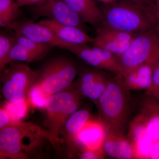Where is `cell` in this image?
<instances>
[{
  "mask_svg": "<svg viewBox=\"0 0 159 159\" xmlns=\"http://www.w3.org/2000/svg\"><path fill=\"white\" fill-rule=\"evenodd\" d=\"M46 141L54 146L47 129L31 122L11 120L0 129V159H31Z\"/></svg>",
  "mask_w": 159,
  "mask_h": 159,
  "instance_id": "obj_1",
  "label": "cell"
},
{
  "mask_svg": "<svg viewBox=\"0 0 159 159\" xmlns=\"http://www.w3.org/2000/svg\"><path fill=\"white\" fill-rule=\"evenodd\" d=\"M129 92L124 85L121 74L109 77L96 105L107 131L124 134L129 114Z\"/></svg>",
  "mask_w": 159,
  "mask_h": 159,
  "instance_id": "obj_2",
  "label": "cell"
},
{
  "mask_svg": "<svg viewBox=\"0 0 159 159\" xmlns=\"http://www.w3.org/2000/svg\"><path fill=\"white\" fill-rule=\"evenodd\" d=\"M100 9L101 24L112 29L136 34L154 27L148 6H140L131 0H116Z\"/></svg>",
  "mask_w": 159,
  "mask_h": 159,
  "instance_id": "obj_3",
  "label": "cell"
},
{
  "mask_svg": "<svg viewBox=\"0 0 159 159\" xmlns=\"http://www.w3.org/2000/svg\"><path fill=\"white\" fill-rule=\"evenodd\" d=\"M82 97L74 83L66 89L49 97L43 110V122L53 139L54 148H61V132L68 119L79 109Z\"/></svg>",
  "mask_w": 159,
  "mask_h": 159,
  "instance_id": "obj_4",
  "label": "cell"
},
{
  "mask_svg": "<svg viewBox=\"0 0 159 159\" xmlns=\"http://www.w3.org/2000/svg\"><path fill=\"white\" fill-rule=\"evenodd\" d=\"M36 71L35 83L49 96L70 87L79 72L75 62L63 56L49 60Z\"/></svg>",
  "mask_w": 159,
  "mask_h": 159,
  "instance_id": "obj_5",
  "label": "cell"
},
{
  "mask_svg": "<svg viewBox=\"0 0 159 159\" xmlns=\"http://www.w3.org/2000/svg\"><path fill=\"white\" fill-rule=\"evenodd\" d=\"M122 75L145 62H159V32L154 27L136 34L127 50L118 57Z\"/></svg>",
  "mask_w": 159,
  "mask_h": 159,
  "instance_id": "obj_6",
  "label": "cell"
},
{
  "mask_svg": "<svg viewBox=\"0 0 159 159\" xmlns=\"http://www.w3.org/2000/svg\"><path fill=\"white\" fill-rule=\"evenodd\" d=\"M9 64L1 71L3 97L8 102H25L36 81L37 71L24 62L13 61Z\"/></svg>",
  "mask_w": 159,
  "mask_h": 159,
  "instance_id": "obj_7",
  "label": "cell"
},
{
  "mask_svg": "<svg viewBox=\"0 0 159 159\" xmlns=\"http://www.w3.org/2000/svg\"><path fill=\"white\" fill-rule=\"evenodd\" d=\"M69 51L94 69L120 74L118 57L109 51L88 45L74 46Z\"/></svg>",
  "mask_w": 159,
  "mask_h": 159,
  "instance_id": "obj_8",
  "label": "cell"
},
{
  "mask_svg": "<svg viewBox=\"0 0 159 159\" xmlns=\"http://www.w3.org/2000/svg\"><path fill=\"white\" fill-rule=\"evenodd\" d=\"M34 11L39 16L63 25L76 26L84 30L86 23L63 0H46L35 6Z\"/></svg>",
  "mask_w": 159,
  "mask_h": 159,
  "instance_id": "obj_9",
  "label": "cell"
},
{
  "mask_svg": "<svg viewBox=\"0 0 159 159\" xmlns=\"http://www.w3.org/2000/svg\"><path fill=\"white\" fill-rule=\"evenodd\" d=\"M97 28L96 35L92 43L93 46L109 51L117 57L127 50L136 35L112 29L102 24Z\"/></svg>",
  "mask_w": 159,
  "mask_h": 159,
  "instance_id": "obj_10",
  "label": "cell"
},
{
  "mask_svg": "<svg viewBox=\"0 0 159 159\" xmlns=\"http://www.w3.org/2000/svg\"><path fill=\"white\" fill-rule=\"evenodd\" d=\"M103 70L84 69L79 72L74 85L83 97H86L97 105L105 90L109 77Z\"/></svg>",
  "mask_w": 159,
  "mask_h": 159,
  "instance_id": "obj_11",
  "label": "cell"
},
{
  "mask_svg": "<svg viewBox=\"0 0 159 159\" xmlns=\"http://www.w3.org/2000/svg\"><path fill=\"white\" fill-rule=\"evenodd\" d=\"M15 32L36 42L48 45L52 47H57L68 50L73 46L63 42L57 38L48 27L38 22L31 21L16 22L9 28Z\"/></svg>",
  "mask_w": 159,
  "mask_h": 159,
  "instance_id": "obj_12",
  "label": "cell"
},
{
  "mask_svg": "<svg viewBox=\"0 0 159 159\" xmlns=\"http://www.w3.org/2000/svg\"><path fill=\"white\" fill-rule=\"evenodd\" d=\"M92 118L87 109H78L71 115L64 125L60 136L61 148V145L65 146L68 157H76L75 139Z\"/></svg>",
  "mask_w": 159,
  "mask_h": 159,
  "instance_id": "obj_13",
  "label": "cell"
},
{
  "mask_svg": "<svg viewBox=\"0 0 159 159\" xmlns=\"http://www.w3.org/2000/svg\"><path fill=\"white\" fill-rule=\"evenodd\" d=\"M106 134V128L99 118H92L75 139L74 148L77 155L83 150H103Z\"/></svg>",
  "mask_w": 159,
  "mask_h": 159,
  "instance_id": "obj_14",
  "label": "cell"
},
{
  "mask_svg": "<svg viewBox=\"0 0 159 159\" xmlns=\"http://www.w3.org/2000/svg\"><path fill=\"white\" fill-rule=\"evenodd\" d=\"M127 137L132 145L135 159H149L155 141L147 134L144 120L139 113L129 124Z\"/></svg>",
  "mask_w": 159,
  "mask_h": 159,
  "instance_id": "obj_15",
  "label": "cell"
},
{
  "mask_svg": "<svg viewBox=\"0 0 159 159\" xmlns=\"http://www.w3.org/2000/svg\"><path fill=\"white\" fill-rule=\"evenodd\" d=\"M39 23L48 27L57 38L71 46L85 45L93 42V37L79 27L59 24L48 19Z\"/></svg>",
  "mask_w": 159,
  "mask_h": 159,
  "instance_id": "obj_16",
  "label": "cell"
},
{
  "mask_svg": "<svg viewBox=\"0 0 159 159\" xmlns=\"http://www.w3.org/2000/svg\"><path fill=\"white\" fill-rule=\"evenodd\" d=\"M159 63L145 62L122 75L125 88L129 91L147 90L152 83L154 70Z\"/></svg>",
  "mask_w": 159,
  "mask_h": 159,
  "instance_id": "obj_17",
  "label": "cell"
},
{
  "mask_svg": "<svg viewBox=\"0 0 159 159\" xmlns=\"http://www.w3.org/2000/svg\"><path fill=\"white\" fill-rule=\"evenodd\" d=\"M102 149L105 155L111 158L135 159L132 145L124 134L107 131Z\"/></svg>",
  "mask_w": 159,
  "mask_h": 159,
  "instance_id": "obj_18",
  "label": "cell"
},
{
  "mask_svg": "<svg viewBox=\"0 0 159 159\" xmlns=\"http://www.w3.org/2000/svg\"><path fill=\"white\" fill-rule=\"evenodd\" d=\"M140 108L147 134L154 141L159 140V101L145 95Z\"/></svg>",
  "mask_w": 159,
  "mask_h": 159,
  "instance_id": "obj_19",
  "label": "cell"
},
{
  "mask_svg": "<svg viewBox=\"0 0 159 159\" xmlns=\"http://www.w3.org/2000/svg\"><path fill=\"white\" fill-rule=\"evenodd\" d=\"M86 23L98 27L102 22L101 9L96 0H63Z\"/></svg>",
  "mask_w": 159,
  "mask_h": 159,
  "instance_id": "obj_20",
  "label": "cell"
},
{
  "mask_svg": "<svg viewBox=\"0 0 159 159\" xmlns=\"http://www.w3.org/2000/svg\"><path fill=\"white\" fill-rule=\"evenodd\" d=\"M20 6L16 0H0V26L9 29L20 14Z\"/></svg>",
  "mask_w": 159,
  "mask_h": 159,
  "instance_id": "obj_21",
  "label": "cell"
},
{
  "mask_svg": "<svg viewBox=\"0 0 159 159\" xmlns=\"http://www.w3.org/2000/svg\"><path fill=\"white\" fill-rule=\"evenodd\" d=\"M43 56L29 51L21 46L15 43L8 55L6 62V66L13 61L32 62L42 59Z\"/></svg>",
  "mask_w": 159,
  "mask_h": 159,
  "instance_id": "obj_22",
  "label": "cell"
},
{
  "mask_svg": "<svg viewBox=\"0 0 159 159\" xmlns=\"http://www.w3.org/2000/svg\"><path fill=\"white\" fill-rule=\"evenodd\" d=\"M15 43L32 53L39 54L43 57L53 48L48 45L36 42L17 34H16L15 36Z\"/></svg>",
  "mask_w": 159,
  "mask_h": 159,
  "instance_id": "obj_23",
  "label": "cell"
},
{
  "mask_svg": "<svg viewBox=\"0 0 159 159\" xmlns=\"http://www.w3.org/2000/svg\"><path fill=\"white\" fill-rule=\"evenodd\" d=\"M50 96L35 82L29 91L27 100L29 105L34 108L44 110Z\"/></svg>",
  "mask_w": 159,
  "mask_h": 159,
  "instance_id": "obj_24",
  "label": "cell"
},
{
  "mask_svg": "<svg viewBox=\"0 0 159 159\" xmlns=\"http://www.w3.org/2000/svg\"><path fill=\"white\" fill-rule=\"evenodd\" d=\"M29 106H30L27 100L21 103H14L6 101L4 107L9 113L12 120H21L27 115Z\"/></svg>",
  "mask_w": 159,
  "mask_h": 159,
  "instance_id": "obj_25",
  "label": "cell"
},
{
  "mask_svg": "<svg viewBox=\"0 0 159 159\" xmlns=\"http://www.w3.org/2000/svg\"><path fill=\"white\" fill-rule=\"evenodd\" d=\"M15 44V37H9L1 34L0 35V70L6 67L8 55Z\"/></svg>",
  "mask_w": 159,
  "mask_h": 159,
  "instance_id": "obj_26",
  "label": "cell"
},
{
  "mask_svg": "<svg viewBox=\"0 0 159 159\" xmlns=\"http://www.w3.org/2000/svg\"><path fill=\"white\" fill-rule=\"evenodd\" d=\"M145 95L150 96L159 101V63L154 70L152 83Z\"/></svg>",
  "mask_w": 159,
  "mask_h": 159,
  "instance_id": "obj_27",
  "label": "cell"
},
{
  "mask_svg": "<svg viewBox=\"0 0 159 159\" xmlns=\"http://www.w3.org/2000/svg\"><path fill=\"white\" fill-rule=\"evenodd\" d=\"M77 156L81 159H102L105 158V155L103 150H83Z\"/></svg>",
  "mask_w": 159,
  "mask_h": 159,
  "instance_id": "obj_28",
  "label": "cell"
},
{
  "mask_svg": "<svg viewBox=\"0 0 159 159\" xmlns=\"http://www.w3.org/2000/svg\"><path fill=\"white\" fill-rule=\"evenodd\" d=\"M148 7L152 16L155 27L159 32V5L152 2Z\"/></svg>",
  "mask_w": 159,
  "mask_h": 159,
  "instance_id": "obj_29",
  "label": "cell"
},
{
  "mask_svg": "<svg viewBox=\"0 0 159 159\" xmlns=\"http://www.w3.org/2000/svg\"><path fill=\"white\" fill-rule=\"evenodd\" d=\"M11 119L9 113L4 107L0 109V129L5 128L10 124Z\"/></svg>",
  "mask_w": 159,
  "mask_h": 159,
  "instance_id": "obj_30",
  "label": "cell"
},
{
  "mask_svg": "<svg viewBox=\"0 0 159 159\" xmlns=\"http://www.w3.org/2000/svg\"><path fill=\"white\" fill-rule=\"evenodd\" d=\"M148 159H159V140L156 141L154 143Z\"/></svg>",
  "mask_w": 159,
  "mask_h": 159,
  "instance_id": "obj_31",
  "label": "cell"
},
{
  "mask_svg": "<svg viewBox=\"0 0 159 159\" xmlns=\"http://www.w3.org/2000/svg\"><path fill=\"white\" fill-rule=\"evenodd\" d=\"M46 0H16L20 7L28 6H36Z\"/></svg>",
  "mask_w": 159,
  "mask_h": 159,
  "instance_id": "obj_32",
  "label": "cell"
},
{
  "mask_svg": "<svg viewBox=\"0 0 159 159\" xmlns=\"http://www.w3.org/2000/svg\"><path fill=\"white\" fill-rule=\"evenodd\" d=\"M134 2L144 7H148L152 2V0H131Z\"/></svg>",
  "mask_w": 159,
  "mask_h": 159,
  "instance_id": "obj_33",
  "label": "cell"
},
{
  "mask_svg": "<svg viewBox=\"0 0 159 159\" xmlns=\"http://www.w3.org/2000/svg\"><path fill=\"white\" fill-rule=\"evenodd\" d=\"M98 1L102 2L103 5H106V4L113 2H115L116 0H98Z\"/></svg>",
  "mask_w": 159,
  "mask_h": 159,
  "instance_id": "obj_34",
  "label": "cell"
},
{
  "mask_svg": "<svg viewBox=\"0 0 159 159\" xmlns=\"http://www.w3.org/2000/svg\"><path fill=\"white\" fill-rule=\"evenodd\" d=\"M152 2L156 5H159V0H152Z\"/></svg>",
  "mask_w": 159,
  "mask_h": 159,
  "instance_id": "obj_35",
  "label": "cell"
}]
</instances>
